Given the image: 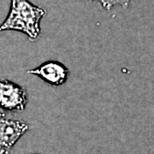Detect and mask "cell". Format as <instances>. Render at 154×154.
Returning a JSON list of instances; mask_svg holds the SVG:
<instances>
[{
    "label": "cell",
    "instance_id": "5b68a950",
    "mask_svg": "<svg viewBox=\"0 0 154 154\" xmlns=\"http://www.w3.org/2000/svg\"><path fill=\"white\" fill-rule=\"evenodd\" d=\"M92 1H98L105 10L110 11L115 5H121L123 8H126L128 6L131 0H92Z\"/></svg>",
    "mask_w": 154,
    "mask_h": 154
},
{
    "label": "cell",
    "instance_id": "6da1fadb",
    "mask_svg": "<svg viewBox=\"0 0 154 154\" xmlns=\"http://www.w3.org/2000/svg\"><path fill=\"white\" fill-rule=\"evenodd\" d=\"M45 15L44 9L33 5L28 0H11L9 14L0 25V32L18 31L35 40L40 34V21Z\"/></svg>",
    "mask_w": 154,
    "mask_h": 154
},
{
    "label": "cell",
    "instance_id": "277c9868",
    "mask_svg": "<svg viewBox=\"0 0 154 154\" xmlns=\"http://www.w3.org/2000/svg\"><path fill=\"white\" fill-rule=\"evenodd\" d=\"M28 73L39 77L50 85L57 87L66 82L69 71L68 68L60 62L49 60L35 69L28 70Z\"/></svg>",
    "mask_w": 154,
    "mask_h": 154
},
{
    "label": "cell",
    "instance_id": "7a4b0ae2",
    "mask_svg": "<svg viewBox=\"0 0 154 154\" xmlns=\"http://www.w3.org/2000/svg\"><path fill=\"white\" fill-rule=\"evenodd\" d=\"M25 88L7 79L0 80V109L11 112L25 110L28 104Z\"/></svg>",
    "mask_w": 154,
    "mask_h": 154
},
{
    "label": "cell",
    "instance_id": "3957f363",
    "mask_svg": "<svg viewBox=\"0 0 154 154\" xmlns=\"http://www.w3.org/2000/svg\"><path fill=\"white\" fill-rule=\"evenodd\" d=\"M26 122L7 117L0 111V154H9L17 141L28 132Z\"/></svg>",
    "mask_w": 154,
    "mask_h": 154
}]
</instances>
